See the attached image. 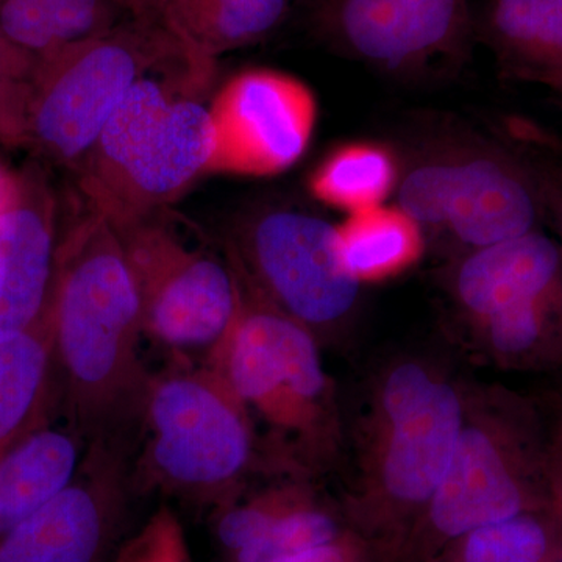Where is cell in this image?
<instances>
[{
  "label": "cell",
  "instance_id": "cell-1",
  "mask_svg": "<svg viewBox=\"0 0 562 562\" xmlns=\"http://www.w3.org/2000/svg\"><path fill=\"white\" fill-rule=\"evenodd\" d=\"M58 243L50 310L55 419L85 442L139 428L150 382L143 312L120 233L87 205Z\"/></svg>",
  "mask_w": 562,
  "mask_h": 562
},
{
  "label": "cell",
  "instance_id": "cell-2",
  "mask_svg": "<svg viewBox=\"0 0 562 562\" xmlns=\"http://www.w3.org/2000/svg\"><path fill=\"white\" fill-rule=\"evenodd\" d=\"M132 486L187 501L224 502L255 457L251 414L216 369L179 360L150 376Z\"/></svg>",
  "mask_w": 562,
  "mask_h": 562
},
{
  "label": "cell",
  "instance_id": "cell-3",
  "mask_svg": "<svg viewBox=\"0 0 562 562\" xmlns=\"http://www.w3.org/2000/svg\"><path fill=\"white\" fill-rule=\"evenodd\" d=\"M183 47L160 21L136 16L132 25L35 63L22 94L16 144L76 171L136 81Z\"/></svg>",
  "mask_w": 562,
  "mask_h": 562
},
{
  "label": "cell",
  "instance_id": "cell-4",
  "mask_svg": "<svg viewBox=\"0 0 562 562\" xmlns=\"http://www.w3.org/2000/svg\"><path fill=\"white\" fill-rule=\"evenodd\" d=\"M397 206L465 254L538 231L543 205L530 165L475 140L420 150L397 179Z\"/></svg>",
  "mask_w": 562,
  "mask_h": 562
},
{
  "label": "cell",
  "instance_id": "cell-5",
  "mask_svg": "<svg viewBox=\"0 0 562 562\" xmlns=\"http://www.w3.org/2000/svg\"><path fill=\"white\" fill-rule=\"evenodd\" d=\"M116 232L138 284L144 336L179 360L203 351L205 361L238 312L232 261L169 209Z\"/></svg>",
  "mask_w": 562,
  "mask_h": 562
},
{
  "label": "cell",
  "instance_id": "cell-6",
  "mask_svg": "<svg viewBox=\"0 0 562 562\" xmlns=\"http://www.w3.org/2000/svg\"><path fill=\"white\" fill-rule=\"evenodd\" d=\"M236 276L238 312L203 362L227 380L250 414L257 413L284 438L313 446L324 427L328 397L316 338L266 301L241 273Z\"/></svg>",
  "mask_w": 562,
  "mask_h": 562
},
{
  "label": "cell",
  "instance_id": "cell-7",
  "mask_svg": "<svg viewBox=\"0 0 562 562\" xmlns=\"http://www.w3.org/2000/svg\"><path fill=\"white\" fill-rule=\"evenodd\" d=\"M231 251L236 271L313 335L346 319L360 297L339 257L338 225L312 211L283 203L250 211Z\"/></svg>",
  "mask_w": 562,
  "mask_h": 562
},
{
  "label": "cell",
  "instance_id": "cell-8",
  "mask_svg": "<svg viewBox=\"0 0 562 562\" xmlns=\"http://www.w3.org/2000/svg\"><path fill=\"white\" fill-rule=\"evenodd\" d=\"M522 419L464 422L449 469L425 506L435 538L469 532L541 512L547 502L546 458Z\"/></svg>",
  "mask_w": 562,
  "mask_h": 562
},
{
  "label": "cell",
  "instance_id": "cell-9",
  "mask_svg": "<svg viewBox=\"0 0 562 562\" xmlns=\"http://www.w3.org/2000/svg\"><path fill=\"white\" fill-rule=\"evenodd\" d=\"M316 25L347 57L403 77L460 68L475 38L469 0H319Z\"/></svg>",
  "mask_w": 562,
  "mask_h": 562
},
{
  "label": "cell",
  "instance_id": "cell-10",
  "mask_svg": "<svg viewBox=\"0 0 562 562\" xmlns=\"http://www.w3.org/2000/svg\"><path fill=\"white\" fill-rule=\"evenodd\" d=\"M382 442L376 486L401 509H425L442 482L464 427V403L425 366L403 362L380 391Z\"/></svg>",
  "mask_w": 562,
  "mask_h": 562
},
{
  "label": "cell",
  "instance_id": "cell-11",
  "mask_svg": "<svg viewBox=\"0 0 562 562\" xmlns=\"http://www.w3.org/2000/svg\"><path fill=\"white\" fill-rule=\"evenodd\" d=\"M214 155L210 173L273 177L312 143L317 101L297 77L273 69L236 74L210 102Z\"/></svg>",
  "mask_w": 562,
  "mask_h": 562
},
{
  "label": "cell",
  "instance_id": "cell-12",
  "mask_svg": "<svg viewBox=\"0 0 562 562\" xmlns=\"http://www.w3.org/2000/svg\"><path fill=\"white\" fill-rule=\"evenodd\" d=\"M131 487V441L88 442L68 486L0 539V562H102Z\"/></svg>",
  "mask_w": 562,
  "mask_h": 562
},
{
  "label": "cell",
  "instance_id": "cell-13",
  "mask_svg": "<svg viewBox=\"0 0 562 562\" xmlns=\"http://www.w3.org/2000/svg\"><path fill=\"white\" fill-rule=\"evenodd\" d=\"M203 94H181L117 179L87 202L116 231L169 209L191 184L210 173L214 128Z\"/></svg>",
  "mask_w": 562,
  "mask_h": 562
},
{
  "label": "cell",
  "instance_id": "cell-14",
  "mask_svg": "<svg viewBox=\"0 0 562 562\" xmlns=\"http://www.w3.org/2000/svg\"><path fill=\"white\" fill-rule=\"evenodd\" d=\"M55 201L36 173L21 179L0 213V342L32 327L49 306L57 262Z\"/></svg>",
  "mask_w": 562,
  "mask_h": 562
},
{
  "label": "cell",
  "instance_id": "cell-15",
  "mask_svg": "<svg viewBox=\"0 0 562 562\" xmlns=\"http://www.w3.org/2000/svg\"><path fill=\"white\" fill-rule=\"evenodd\" d=\"M562 288V250L535 231L468 251L453 273V294L476 322Z\"/></svg>",
  "mask_w": 562,
  "mask_h": 562
},
{
  "label": "cell",
  "instance_id": "cell-16",
  "mask_svg": "<svg viewBox=\"0 0 562 562\" xmlns=\"http://www.w3.org/2000/svg\"><path fill=\"white\" fill-rule=\"evenodd\" d=\"M87 446L65 422L50 420L0 454V539L68 486Z\"/></svg>",
  "mask_w": 562,
  "mask_h": 562
},
{
  "label": "cell",
  "instance_id": "cell-17",
  "mask_svg": "<svg viewBox=\"0 0 562 562\" xmlns=\"http://www.w3.org/2000/svg\"><path fill=\"white\" fill-rule=\"evenodd\" d=\"M503 68L562 92V0H487L475 25Z\"/></svg>",
  "mask_w": 562,
  "mask_h": 562
},
{
  "label": "cell",
  "instance_id": "cell-18",
  "mask_svg": "<svg viewBox=\"0 0 562 562\" xmlns=\"http://www.w3.org/2000/svg\"><path fill=\"white\" fill-rule=\"evenodd\" d=\"M50 303L29 330L0 342V454L55 419Z\"/></svg>",
  "mask_w": 562,
  "mask_h": 562
},
{
  "label": "cell",
  "instance_id": "cell-19",
  "mask_svg": "<svg viewBox=\"0 0 562 562\" xmlns=\"http://www.w3.org/2000/svg\"><path fill=\"white\" fill-rule=\"evenodd\" d=\"M290 0H150L154 16L188 49L217 55L258 43L283 21Z\"/></svg>",
  "mask_w": 562,
  "mask_h": 562
},
{
  "label": "cell",
  "instance_id": "cell-20",
  "mask_svg": "<svg viewBox=\"0 0 562 562\" xmlns=\"http://www.w3.org/2000/svg\"><path fill=\"white\" fill-rule=\"evenodd\" d=\"M111 0H0V35L33 63L111 31ZM114 2V0H113Z\"/></svg>",
  "mask_w": 562,
  "mask_h": 562
},
{
  "label": "cell",
  "instance_id": "cell-21",
  "mask_svg": "<svg viewBox=\"0 0 562 562\" xmlns=\"http://www.w3.org/2000/svg\"><path fill=\"white\" fill-rule=\"evenodd\" d=\"M338 249L350 277L373 283L412 268L425 249V236L397 205H379L351 213L338 225Z\"/></svg>",
  "mask_w": 562,
  "mask_h": 562
},
{
  "label": "cell",
  "instance_id": "cell-22",
  "mask_svg": "<svg viewBox=\"0 0 562 562\" xmlns=\"http://www.w3.org/2000/svg\"><path fill=\"white\" fill-rule=\"evenodd\" d=\"M394 157L375 144H347L317 166L310 190L317 201L347 214L383 205L397 187Z\"/></svg>",
  "mask_w": 562,
  "mask_h": 562
},
{
  "label": "cell",
  "instance_id": "cell-23",
  "mask_svg": "<svg viewBox=\"0 0 562 562\" xmlns=\"http://www.w3.org/2000/svg\"><path fill=\"white\" fill-rule=\"evenodd\" d=\"M528 513L453 541L449 562H557L561 535L553 519Z\"/></svg>",
  "mask_w": 562,
  "mask_h": 562
},
{
  "label": "cell",
  "instance_id": "cell-24",
  "mask_svg": "<svg viewBox=\"0 0 562 562\" xmlns=\"http://www.w3.org/2000/svg\"><path fill=\"white\" fill-rule=\"evenodd\" d=\"M338 524L330 514L303 501L301 494L272 520L257 542L233 554V560L273 562L338 542Z\"/></svg>",
  "mask_w": 562,
  "mask_h": 562
},
{
  "label": "cell",
  "instance_id": "cell-25",
  "mask_svg": "<svg viewBox=\"0 0 562 562\" xmlns=\"http://www.w3.org/2000/svg\"><path fill=\"white\" fill-rule=\"evenodd\" d=\"M299 495L301 492L295 490H277L244 505L233 506L222 514L217 524L222 546L233 554L247 549L265 535L272 520Z\"/></svg>",
  "mask_w": 562,
  "mask_h": 562
},
{
  "label": "cell",
  "instance_id": "cell-26",
  "mask_svg": "<svg viewBox=\"0 0 562 562\" xmlns=\"http://www.w3.org/2000/svg\"><path fill=\"white\" fill-rule=\"evenodd\" d=\"M117 562H190L176 517L161 509L122 552Z\"/></svg>",
  "mask_w": 562,
  "mask_h": 562
},
{
  "label": "cell",
  "instance_id": "cell-27",
  "mask_svg": "<svg viewBox=\"0 0 562 562\" xmlns=\"http://www.w3.org/2000/svg\"><path fill=\"white\" fill-rule=\"evenodd\" d=\"M33 65L0 35V138L14 144L22 94Z\"/></svg>",
  "mask_w": 562,
  "mask_h": 562
},
{
  "label": "cell",
  "instance_id": "cell-28",
  "mask_svg": "<svg viewBox=\"0 0 562 562\" xmlns=\"http://www.w3.org/2000/svg\"><path fill=\"white\" fill-rule=\"evenodd\" d=\"M547 503L562 538V428L546 457Z\"/></svg>",
  "mask_w": 562,
  "mask_h": 562
},
{
  "label": "cell",
  "instance_id": "cell-29",
  "mask_svg": "<svg viewBox=\"0 0 562 562\" xmlns=\"http://www.w3.org/2000/svg\"><path fill=\"white\" fill-rule=\"evenodd\" d=\"M530 169L541 194L543 211L553 214L562 241V168L535 165Z\"/></svg>",
  "mask_w": 562,
  "mask_h": 562
},
{
  "label": "cell",
  "instance_id": "cell-30",
  "mask_svg": "<svg viewBox=\"0 0 562 562\" xmlns=\"http://www.w3.org/2000/svg\"><path fill=\"white\" fill-rule=\"evenodd\" d=\"M273 562H351L350 552L341 542L328 543L306 552L291 554Z\"/></svg>",
  "mask_w": 562,
  "mask_h": 562
},
{
  "label": "cell",
  "instance_id": "cell-31",
  "mask_svg": "<svg viewBox=\"0 0 562 562\" xmlns=\"http://www.w3.org/2000/svg\"><path fill=\"white\" fill-rule=\"evenodd\" d=\"M21 191V179H14L0 166V213L16 201Z\"/></svg>",
  "mask_w": 562,
  "mask_h": 562
},
{
  "label": "cell",
  "instance_id": "cell-32",
  "mask_svg": "<svg viewBox=\"0 0 562 562\" xmlns=\"http://www.w3.org/2000/svg\"><path fill=\"white\" fill-rule=\"evenodd\" d=\"M114 2L128 7V9L135 11L136 16H143L150 5V0H114Z\"/></svg>",
  "mask_w": 562,
  "mask_h": 562
},
{
  "label": "cell",
  "instance_id": "cell-33",
  "mask_svg": "<svg viewBox=\"0 0 562 562\" xmlns=\"http://www.w3.org/2000/svg\"><path fill=\"white\" fill-rule=\"evenodd\" d=\"M557 562H562V554H561V558H560V560H558Z\"/></svg>",
  "mask_w": 562,
  "mask_h": 562
},
{
  "label": "cell",
  "instance_id": "cell-34",
  "mask_svg": "<svg viewBox=\"0 0 562 562\" xmlns=\"http://www.w3.org/2000/svg\"><path fill=\"white\" fill-rule=\"evenodd\" d=\"M561 95H562V92H561Z\"/></svg>",
  "mask_w": 562,
  "mask_h": 562
}]
</instances>
